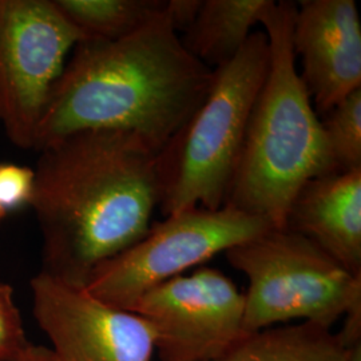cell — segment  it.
<instances>
[{
  "label": "cell",
  "instance_id": "1",
  "mask_svg": "<svg viewBox=\"0 0 361 361\" xmlns=\"http://www.w3.org/2000/svg\"><path fill=\"white\" fill-rule=\"evenodd\" d=\"M39 152L30 207L42 234V271L83 286L152 226L159 152L113 130L78 131Z\"/></svg>",
  "mask_w": 361,
  "mask_h": 361
},
{
  "label": "cell",
  "instance_id": "2",
  "mask_svg": "<svg viewBox=\"0 0 361 361\" xmlns=\"http://www.w3.org/2000/svg\"><path fill=\"white\" fill-rule=\"evenodd\" d=\"M213 73L183 47L166 10L126 37L83 39L52 87L34 149L113 130L161 152L207 97Z\"/></svg>",
  "mask_w": 361,
  "mask_h": 361
},
{
  "label": "cell",
  "instance_id": "3",
  "mask_svg": "<svg viewBox=\"0 0 361 361\" xmlns=\"http://www.w3.org/2000/svg\"><path fill=\"white\" fill-rule=\"evenodd\" d=\"M295 1L271 0L261 25L269 66L247 122L224 207L284 229L289 205L308 180L336 173L320 118L296 68Z\"/></svg>",
  "mask_w": 361,
  "mask_h": 361
},
{
  "label": "cell",
  "instance_id": "4",
  "mask_svg": "<svg viewBox=\"0 0 361 361\" xmlns=\"http://www.w3.org/2000/svg\"><path fill=\"white\" fill-rule=\"evenodd\" d=\"M268 66V37L257 31L233 61L214 70L204 101L158 153V207L165 216L224 207Z\"/></svg>",
  "mask_w": 361,
  "mask_h": 361
},
{
  "label": "cell",
  "instance_id": "5",
  "mask_svg": "<svg viewBox=\"0 0 361 361\" xmlns=\"http://www.w3.org/2000/svg\"><path fill=\"white\" fill-rule=\"evenodd\" d=\"M225 257L247 279L244 329L249 335L290 320L332 329L361 310V276L289 229L271 228L229 249Z\"/></svg>",
  "mask_w": 361,
  "mask_h": 361
},
{
  "label": "cell",
  "instance_id": "6",
  "mask_svg": "<svg viewBox=\"0 0 361 361\" xmlns=\"http://www.w3.org/2000/svg\"><path fill=\"white\" fill-rule=\"evenodd\" d=\"M271 228L268 219L232 207H190L152 224L141 240L91 271L83 288L130 310L150 289Z\"/></svg>",
  "mask_w": 361,
  "mask_h": 361
},
{
  "label": "cell",
  "instance_id": "7",
  "mask_svg": "<svg viewBox=\"0 0 361 361\" xmlns=\"http://www.w3.org/2000/svg\"><path fill=\"white\" fill-rule=\"evenodd\" d=\"M83 39L54 0H0V122L13 146L35 147L66 56Z\"/></svg>",
  "mask_w": 361,
  "mask_h": 361
},
{
  "label": "cell",
  "instance_id": "8",
  "mask_svg": "<svg viewBox=\"0 0 361 361\" xmlns=\"http://www.w3.org/2000/svg\"><path fill=\"white\" fill-rule=\"evenodd\" d=\"M130 312L153 326L159 361H219L249 335L244 293L207 267L150 289Z\"/></svg>",
  "mask_w": 361,
  "mask_h": 361
},
{
  "label": "cell",
  "instance_id": "9",
  "mask_svg": "<svg viewBox=\"0 0 361 361\" xmlns=\"http://www.w3.org/2000/svg\"><path fill=\"white\" fill-rule=\"evenodd\" d=\"M32 312L58 361H154L155 334L142 316L39 271Z\"/></svg>",
  "mask_w": 361,
  "mask_h": 361
},
{
  "label": "cell",
  "instance_id": "10",
  "mask_svg": "<svg viewBox=\"0 0 361 361\" xmlns=\"http://www.w3.org/2000/svg\"><path fill=\"white\" fill-rule=\"evenodd\" d=\"M292 43L317 116L361 89V22L353 0L300 1Z\"/></svg>",
  "mask_w": 361,
  "mask_h": 361
},
{
  "label": "cell",
  "instance_id": "11",
  "mask_svg": "<svg viewBox=\"0 0 361 361\" xmlns=\"http://www.w3.org/2000/svg\"><path fill=\"white\" fill-rule=\"evenodd\" d=\"M285 229L361 276V169L305 182L289 205Z\"/></svg>",
  "mask_w": 361,
  "mask_h": 361
},
{
  "label": "cell",
  "instance_id": "12",
  "mask_svg": "<svg viewBox=\"0 0 361 361\" xmlns=\"http://www.w3.org/2000/svg\"><path fill=\"white\" fill-rule=\"evenodd\" d=\"M271 0H202L183 47L212 70L228 65L241 51L253 26L261 23Z\"/></svg>",
  "mask_w": 361,
  "mask_h": 361
},
{
  "label": "cell",
  "instance_id": "13",
  "mask_svg": "<svg viewBox=\"0 0 361 361\" xmlns=\"http://www.w3.org/2000/svg\"><path fill=\"white\" fill-rule=\"evenodd\" d=\"M219 361H360V347L329 328L301 323L250 334Z\"/></svg>",
  "mask_w": 361,
  "mask_h": 361
},
{
  "label": "cell",
  "instance_id": "14",
  "mask_svg": "<svg viewBox=\"0 0 361 361\" xmlns=\"http://www.w3.org/2000/svg\"><path fill=\"white\" fill-rule=\"evenodd\" d=\"M168 0H54L85 39L126 37L165 13Z\"/></svg>",
  "mask_w": 361,
  "mask_h": 361
},
{
  "label": "cell",
  "instance_id": "15",
  "mask_svg": "<svg viewBox=\"0 0 361 361\" xmlns=\"http://www.w3.org/2000/svg\"><path fill=\"white\" fill-rule=\"evenodd\" d=\"M320 122L336 173L361 169V89L335 104Z\"/></svg>",
  "mask_w": 361,
  "mask_h": 361
},
{
  "label": "cell",
  "instance_id": "16",
  "mask_svg": "<svg viewBox=\"0 0 361 361\" xmlns=\"http://www.w3.org/2000/svg\"><path fill=\"white\" fill-rule=\"evenodd\" d=\"M28 341L11 285L0 281V361L13 360Z\"/></svg>",
  "mask_w": 361,
  "mask_h": 361
},
{
  "label": "cell",
  "instance_id": "17",
  "mask_svg": "<svg viewBox=\"0 0 361 361\" xmlns=\"http://www.w3.org/2000/svg\"><path fill=\"white\" fill-rule=\"evenodd\" d=\"M34 188V169L15 164H0V207L6 213L30 205Z\"/></svg>",
  "mask_w": 361,
  "mask_h": 361
},
{
  "label": "cell",
  "instance_id": "18",
  "mask_svg": "<svg viewBox=\"0 0 361 361\" xmlns=\"http://www.w3.org/2000/svg\"><path fill=\"white\" fill-rule=\"evenodd\" d=\"M201 4L202 0H168L166 13L177 34H185L190 28Z\"/></svg>",
  "mask_w": 361,
  "mask_h": 361
},
{
  "label": "cell",
  "instance_id": "19",
  "mask_svg": "<svg viewBox=\"0 0 361 361\" xmlns=\"http://www.w3.org/2000/svg\"><path fill=\"white\" fill-rule=\"evenodd\" d=\"M10 361H58L55 359L51 349L35 344H27L26 348L23 349L18 356H15L13 360Z\"/></svg>",
  "mask_w": 361,
  "mask_h": 361
},
{
  "label": "cell",
  "instance_id": "20",
  "mask_svg": "<svg viewBox=\"0 0 361 361\" xmlns=\"http://www.w3.org/2000/svg\"><path fill=\"white\" fill-rule=\"evenodd\" d=\"M6 214H7V213H6V212H4V210L0 207V221L6 217Z\"/></svg>",
  "mask_w": 361,
  "mask_h": 361
}]
</instances>
